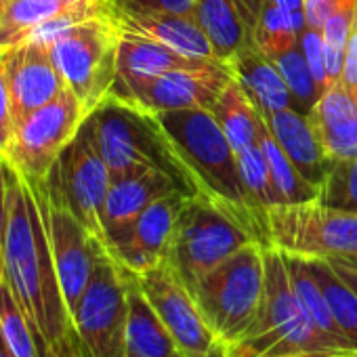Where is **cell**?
Returning <instances> with one entry per match:
<instances>
[{
  "label": "cell",
  "instance_id": "6da1fadb",
  "mask_svg": "<svg viewBox=\"0 0 357 357\" xmlns=\"http://www.w3.org/2000/svg\"><path fill=\"white\" fill-rule=\"evenodd\" d=\"M7 185V229L3 280L9 284L38 340L61 342L72 332V317L59 286L47 225L26 176L3 155Z\"/></svg>",
  "mask_w": 357,
  "mask_h": 357
},
{
  "label": "cell",
  "instance_id": "7a4b0ae2",
  "mask_svg": "<svg viewBox=\"0 0 357 357\" xmlns=\"http://www.w3.org/2000/svg\"><path fill=\"white\" fill-rule=\"evenodd\" d=\"M155 116L192 172L198 192L225 208L267 246V219L246 190L238 151L215 114L211 109H172Z\"/></svg>",
  "mask_w": 357,
  "mask_h": 357
},
{
  "label": "cell",
  "instance_id": "3957f363",
  "mask_svg": "<svg viewBox=\"0 0 357 357\" xmlns=\"http://www.w3.org/2000/svg\"><path fill=\"white\" fill-rule=\"evenodd\" d=\"M227 357H357V347L324 334L301 307L284 255L265 246V294L248 332L227 347Z\"/></svg>",
  "mask_w": 357,
  "mask_h": 357
},
{
  "label": "cell",
  "instance_id": "277c9868",
  "mask_svg": "<svg viewBox=\"0 0 357 357\" xmlns=\"http://www.w3.org/2000/svg\"><path fill=\"white\" fill-rule=\"evenodd\" d=\"M89 118L99 153L109 168L112 183L153 168L172 176L190 196L200 194L158 116L107 95Z\"/></svg>",
  "mask_w": 357,
  "mask_h": 357
},
{
  "label": "cell",
  "instance_id": "5b68a950",
  "mask_svg": "<svg viewBox=\"0 0 357 357\" xmlns=\"http://www.w3.org/2000/svg\"><path fill=\"white\" fill-rule=\"evenodd\" d=\"M215 334L229 347L255 324L265 294V246L250 242L190 288Z\"/></svg>",
  "mask_w": 357,
  "mask_h": 357
},
{
  "label": "cell",
  "instance_id": "8992f818",
  "mask_svg": "<svg viewBox=\"0 0 357 357\" xmlns=\"http://www.w3.org/2000/svg\"><path fill=\"white\" fill-rule=\"evenodd\" d=\"M250 242L259 240L248 227L208 196L196 194L178 215L166 261L188 288H194L202 275Z\"/></svg>",
  "mask_w": 357,
  "mask_h": 357
},
{
  "label": "cell",
  "instance_id": "52a82bcc",
  "mask_svg": "<svg viewBox=\"0 0 357 357\" xmlns=\"http://www.w3.org/2000/svg\"><path fill=\"white\" fill-rule=\"evenodd\" d=\"M126 294L128 271L103 246L72 313V340L78 357H126Z\"/></svg>",
  "mask_w": 357,
  "mask_h": 357
},
{
  "label": "cell",
  "instance_id": "ba28073f",
  "mask_svg": "<svg viewBox=\"0 0 357 357\" xmlns=\"http://www.w3.org/2000/svg\"><path fill=\"white\" fill-rule=\"evenodd\" d=\"M120 30L114 13L80 22L51 47V59L66 86L91 114L107 95L118 68Z\"/></svg>",
  "mask_w": 357,
  "mask_h": 357
},
{
  "label": "cell",
  "instance_id": "9c48e42d",
  "mask_svg": "<svg viewBox=\"0 0 357 357\" xmlns=\"http://www.w3.org/2000/svg\"><path fill=\"white\" fill-rule=\"evenodd\" d=\"M267 246L303 259L357 255V215L321 204L317 198L267 211Z\"/></svg>",
  "mask_w": 357,
  "mask_h": 357
},
{
  "label": "cell",
  "instance_id": "30bf717a",
  "mask_svg": "<svg viewBox=\"0 0 357 357\" xmlns=\"http://www.w3.org/2000/svg\"><path fill=\"white\" fill-rule=\"evenodd\" d=\"M26 181L30 183L38 200V206L47 225L49 242H51V252H53L59 286H61V292H63V298L72 317L82 292L86 290L91 282V275L95 271V263L103 244L72 213V208L61 196L59 183L53 172H49L43 181H30V178H26Z\"/></svg>",
  "mask_w": 357,
  "mask_h": 357
},
{
  "label": "cell",
  "instance_id": "8fae6325",
  "mask_svg": "<svg viewBox=\"0 0 357 357\" xmlns=\"http://www.w3.org/2000/svg\"><path fill=\"white\" fill-rule=\"evenodd\" d=\"M89 112L66 86L53 101L26 116L11 135L3 153L26 178L43 181L57 164L61 151L80 130Z\"/></svg>",
  "mask_w": 357,
  "mask_h": 357
},
{
  "label": "cell",
  "instance_id": "7c38bea8",
  "mask_svg": "<svg viewBox=\"0 0 357 357\" xmlns=\"http://www.w3.org/2000/svg\"><path fill=\"white\" fill-rule=\"evenodd\" d=\"M137 282L183 357H227V344L215 334L192 290L168 261L139 273Z\"/></svg>",
  "mask_w": 357,
  "mask_h": 357
},
{
  "label": "cell",
  "instance_id": "4fadbf2b",
  "mask_svg": "<svg viewBox=\"0 0 357 357\" xmlns=\"http://www.w3.org/2000/svg\"><path fill=\"white\" fill-rule=\"evenodd\" d=\"M51 172L55 174L61 196L72 213L103 244L101 211L112 188V174L95 143L93 122L89 116L70 145L61 151Z\"/></svg>",
  "mask_w": 357,
  "mask_h": 357
},
{
  "label": "cell",
  "instance_id": "5bb4252c",
  "mask_svg": "<svg viewBox=\"0 0 357 357\" xmlns=\"http://www.w3.org/2000/svg\"><path fill=\"white\" fill-rule=\"evenodd\" d=\"M234 80L229 63L215 61L204 68L170 70L151 80L132 84L112 97L137 105L149 114L172 109H211L217 105L225 86Z\"/></svg>",
  "mask_w": 357,
  "mask_h": 357
},
{
  "label": "cell",
  "instance_id": "9a60e30c",
  "mask_svg": "<svg viewBox=\"0 0 357 357\" xmlns=\"http://www.w3.org/2000/svg\"><path fill=\"white\" fill-rule=\"evenodd\" d=\"M190 198V194L174 192L155 200L143 211L130 231L107 252L135 275L160 265L168 257L174 225Z\"/></svg>",
  "mask_w": 357,
  "mask_h": 357
},
{
  "label": "cell",
  "instance_id": "2e32d148",
  "mask_svg": "<svg viewBox=\"0 0 357 357\" xmlns=\"http://www.w3.org/2000/svg\"><path fill=\"white\" fill-rule=\"evenodd\" d=\"M5 70L11 93L13 126L53 101L66 89V82L51 59L49 47L32 40L5 49Z\"/></svg>",
  "mask_w": 357,
  "mask_h": 357
},
{
  "label": "cell",
  "instance_id": "e0dca14e",
  "mask_svg": "<svg viewBox=\"0 0 357 357\" xmlns=\"http://www.w3.org/2000/svg\"><path fill=\"white\" fill-rule=\"evenodd\" d=\"M174 192L188 194L172 176L153 168L114 181L101 211L103 246L107 250L116 246L130 231L145 208Z\"/></svg>",
  "mask_w": 357,
  "mask_h": 357
},
{
  "label": "cell",
  "instance_id": "ac0fdd59",
  "mask_svg": "<svg viewBox=\"0 0 357 357\" xmlns=\"http://www.w3.org/2000/svg\"><path fill=\"white\" fill-rule=\"evenodd\" d=\"M307 118L332 162L357 155V93L342 82L330 84Z\"/></svg>",
  "mask_w": 357,
  "mask_h": 357
},
{
  "label": "cell",
  "instance_id": "d6986e66",
  "mask_svg": "<svg viewBox=\"0 0 357 357\" xmlns=\"http://www.w3.org/2000/svg\"><path fill=\"white\" fill-rule=\"evenodd\" d=\"M120 30V28H118ZM217 59H198V57H185L160 43L141 38L130 32L120 30V43H118V68L116 78L109 89V93L124 91L132 84L151 80L155 76H162L170 70H192V68H204L215 63Z\"/></svg>",
  "mask_w": 357,
  "mask_h": 357
},
{
  "label": "cell",
  "instance_id": "ffe728a7",
  "mask_svg": "<svg viewBox=\"0 0 357 357\" xmlns=\"http://www.w3.org/2000/svg\"><path fill=\"white\" fill-rule=\"evenodd\" d=\"M263 118L282 149L286 151V155L290 158V162L296 166V170L313 188L319 190L334 162L326 155L307 114L294 107H286L271 114H263Z\"/></svg>",
  "mask_w": 357,
  "mask_h": 357
},
{
  "label": "cell",
  "instance_id": "44dd1931",
  "mask_svg": "<svg viewBox=\"0 0 357 357\" xmlns=\"http://www.w3.org/2000/svg\"><path fill=\"white\" fill-rule=\"evenodd\" d=\"M114 20L122 32H130L141 38L160 43L185 57L217 59L206 32L200 28V24L194 17L166 15V13L128 15V13H120L114 9Z\"/></svg>",
  "mask_w": 357,
  "mask_h": 357
},
{
  "label": "cell",
  "instance_id": "7402d4cb",
  "mask_svg": "<svg viewBox=\"0 0 357 357\" xmlns=\"http://www.w3.org/2000/svg\"><path fill=\"white\" fill-rule=\"evenodd\" d=\"M126 303V357H183L130 271Z\"/></svg>",
  "mask_w": 357,
  "mask_h": 357
},
{
  "label": "cell",
  "instance_id": "603a6c76",
  "mask_svg": "<svg viewBox=\"0 0 357 357\" xmlns=\"http://www.w3.org/2000/svg\"><path fill=\"white\" fill-rule=\"evenodd\" d=\"M229 68L261 114L294 107L292 93L278 66L257 47V43L242 49L229 61Z\"/></svg>",
  "mask_w": 357,
  "mask_h": 357
},
{
  "label": "cell",
  "instance_id": "cb8c5ba5",
  "mask_svg": "<svg viewBox=\"0 0 357 357\" xmlns=\"http://www.w3.org/2000/svg\"><path fill=\"white\" fill-rule=\"evenodd\" d=\"M112 0H9L0 20V49H11L28 34L59 15L74 11H112Z\"/></svg>",
  "mask_w": 357,
  "mask_h": 357
},
{
  "label": "cell",
  "instance_id": "d4e9b609",
  "mask_svg": "<svg viewBox=\"0 0 357 357\" xmlns=\"http://www.w3.org/2000/svg\"><path fill=\"white\" fill-rule=\"evenodd\" d=\"M194 20L206 32L219 61L229 63L255 43L234 0H196Z\"/></svg>",
  "mask_w": 357,
  "mask_h": 357
},
{
  "label": "cell",
  "instance_id": "484cf974",
  "mask_svg": "<svg viewBox=\"0 0 357 357\" xmlns=\"http://www.w3.org/2000/svg\"><path fill=\"white\" fill-rule=\"evenodd\" d=\"M257 141L267 158V164H269V170H271L273 183L278 188L282 204H298V202H309V200L317 198L319 190L313 188L296 170V166L290 162V158L286 155V151L282 149V145L269 130L261 112H259V120H257Z\"/></svg>",
  "mask_w": 357,
  "mask_h": 357
},
{
  "label": "cell",
  "instance_id": "4316f807",
  "mask_svg": "<svg viewBox=\"0 0 357 357\" xmlns=\"http://www.w3.org/2000/svg\"><path fill=\"white\" fill-rule=\"evenodd\" d=\"M284 263H286V269H288L294 294H296L301 307L305 309V313L309 315V319L324 334H328L330 338L340 340V342H349L340 334V330H338V326H336V321L332 317V311H330V305L326 301V294H324V290H321V286H319V282H317V278H315V273H313V269L309 265V261L303 259V257L284 255ZM349 344H353V342H349Z\"/></svg>",
  "mask_w": 357,
  "mask_h": 357
},
{
  "label": "cell",
  "instance_id": "83f0119b",
  "mask_svg": "<svg viewBox=\"0 0 357 357\" xmlns=\"http://www.w3.org/2000/svg\"><path fill=\"white\" fill-rule=\"evenodd\" d=\"M213 114L219 120L221 128L225 130L236 151L257 143L259 109L255 101L248 97V93L244 91V86L236 80V76L221 93L217 105L213 107Z\"/></svg>",
  "mask_w": 357,
  "mask_h": 357
},
{
  "label": "cell",
  "instance_id": "f1b7e54d",
  "mask_svg": "<svg viewBox=\"0 0 357 357\" xmlns=\"http://www.w3.org/2000/svg\"><path fill=\"white\" fill-rule=\"evenodd\" d=\"M330 305L340 334L357 347V292L338 275L328 259H307Z\"/></svg>",
  "mask_w": 357,
  "mask_h": 357
},
{
  "label": "cell",
  "instance_id": "f546056e",
  "mask_svg": "<svg viewBox=\"0 0 357 357\" xmlns=\"http://www.w3.org/2000/svg\"><path fill=\"white\" fill-rule=\"evenodd\" d=\"M303 28H305V17L292 15L280 9L271 0H267L259 17V24L252 32V38L267 57H275L298 47Z\"/></svg>",
  "mask_w": 357,
  "mask_h": 357
},
{
  "label": "cell",
  "instance_id": "4dcf8cb0",
  "mask_svg": "<svg viewBox=\"0 0 357 357\" xmlns=\"http://www.w3.org/2000/svg\"><path fill=\"white\" fill-rule=\"evenodd\" d=\"M0 334L15 357H40L38 334L5 280H0Z\"/></svg>",
  "mask_w": 357,
  "mask_h": 357
},
{
  "label": "cell",
  "instance_id": "1f68e13d",
  "mask_svg": "<svg viewBox=\"0 0 357 357\" xmlns=\"http://www.w3.org/2000/svg\"><path fill=\"white\" fill-rule=\"evenodd\" d=\"M238 162H240L242 178H244L246 190H248L255 206L267 219V211L273 208V206H280L282 200H280V194H278V188L273 183L267 158H265L259 141L244 147V149H240L238 151Z\"/></svg>",
  "mask_w": 357,
  "mask_h": 357
},
{
  "label": "cell",
  "instance_id": "d6a6232c",
  "mask_svg": "<svg viewBox=\"0 0 357 357\" xmlns=\"http://www.w3.org/2000/svg\"><path fill=\"white\" fill-rule=\"evenodd\" d=\"M317 200L326 206L357 215V155L336 160L330 166L319 185Z\"/></svg>",
  "mask_w": 357,
  "mask_h": 357
},
{
  "label": "cell",
  "instance_id": "836d02e7",
  "mask_svg": "<svg viewBox=\"0 0 357 357\" xmlns=\"http://www.w3.org/2000/svg\"><path fill=\"white\" fill-rule=\"evenodd\" d=\"M271 61L278 66L282 78L286 80L290 93H292V99H294V109L307 114L315 101L319 99V89H317V82L303 57V51L301 47L292 49V51H286L282 55H275L271 57Z\"/></svg>",
  "mask_w": 357,
  "mask_h": 357
},
{
  "label": "cell",
  "instance_id": "e575fe53",
  "mask_svg": "<svg viewBox=\"0 0 357 357\" xmlns=\"http://www.w3.org/2000/svg\"><path fill=\"white\" fill-rule=\"evenodd\" d=\"M112 5L116 11L128 15L166 13V15L194 17L196 11V0H112Z\"/></svg>",
  "mask_w": 357,
  "mask_h": 357
},
{
  "label": "cell",
  "instance_id": "d590c367",
  "mask_svg": "<svg viewBox=\"0 0 357 357\" xmlns=\"http://www.w3.org/2000/svg\"><path fill=\"white\" fill-rule=\"evenodd\" d=\"M298 47L303 51V57L317 82L319 93L328 89V76H326V63H324V45H321V32L315 28L305 26L298 38Z\"/></svg>",
  "mask_w": 357,
  "mask_h": 357
},
{
  "label": "cell",
  "instance_id": "8d00e7d4",
  "mask_svg": "<svg viewBox=\"0 0 357 357\" xmlns=\"http://www.w3.org/2000/svg\"><path fill=\"white\" fill-rule=\"evenodd\" d=\"M13 109H11V93L5 70V49H0V155L7 151V145L13 135Z\"/></svg>",
  "mask_w": 357,
  "mask_h": 357
},
{
  "label": "cell",
  "instance_id": "74e56055",
  "mask_svg": "<svg viewBox=\"0 0 357 357\" xmlns=\"http://www.w3.org/2000/svg\"><path fill=\"white\" fill-rule=\"evenodd\" d=\"M338 0H305V26L321 32L326 20L336 9Z\"/></svg>",
  "mask_w": 357,
  "mask_h": 357
},
{
  "label": "cell",
  "instance_id": "f35d334b",
  "mask_svg": "<svg viewBox=\"0 0 357 357\" xmlns=\"http://www.w3.org/2000/svg\"><path fill=\"white\" fill-rule=\"evenodd\" d=\"M340 82L349 91L357 93V22H355L353 32L347 43V55H344V68H342Z\"/></svg>",
  "mask_w": 357,
  "mask_h": 357
},
{
  "label": "cell",
  "instance_id": "ab89813d",
  "mask_svg": "<svg viewBox=\"0 0 357 357\" xmlns=\"http://www.w3.org/2000/svg\"><path fill=\"white\" fill-rule=\"evenodd\" d=\"M234 3H236V7H238V11L242 15L244 24H246V28L252 34L255 28H257V24H259V17L263 13V7H265L267 0H234Z\"/></svg>",
  "mask_w": 357,
  "mask_h": 357
},
{
  "label": "cell",
  "instance_id": "60d3db41",
  "mask_svg": "<svg viewBox=\"0 0 357 357\" xmlns=\"http://www.w3.org/2000/svg\"><path fill=\"white\" fill-rule=\"evenodd\" d=\"M40 357H78L76 349H74V340H72V332L68 338H63L61 342L55 344H45L40 342Z\"/></svg>",
  "mask_w": 357,
  "mask_h": 357
},
{
  "label": "cell",
  "instance_id": "b9f144b4",
  "mask_svg": "<svg viewBox=\"0 0 357 357\" xmlns=\"http://www.w3.org/2000/svg\"><path fill=\"white\" fill-rule=\"evenodd\" d=\"M271 3H275L280 9H284L292 15L305 17V0H271Z\"/></svg>",
  "mask_w": 357,
  "mask_h": 357
},
{
  "label": "cell",
  "instance_id": "7bdbcfd3",
  "mask_svg": "<svg viewBox=\"0 0 357 357\" xmlns=\"http://www.w3.org/2000/svg\"><path fill=\"white\" fill-rule=\"evenodd\" d=\"M332 263V267L338 271V275L357 292V271H353V269H349V267H344V265H340V263H334V261H330Z\"/></svg>",
  "mask_w": 357,
  "mask_h": 357
},
{
  "label": "cell",
  "instance_id": "ee69618b",
  "mask_svg": "<svg viewBox=\"0 0 357 357\" xmlns=\"http://www.w3.org/2000/svg\"><path fill=\"white\" fill-rule=\"evenodd\" d=\"M0 357H15V353L9 349V344L5 342L3 334H0Z\"/></svg>",
  "mask_w": 357,
  "mask_h": 357
},
{
  "label": "cell",
  "instance_id": "f6af8a7d",
  "mask_svg": "<svg viewBox=\"0 0 357 357\" xmlns=\"http://www.w3.org/2000/svg\"><path fill=\"white\" fill-rule=\"evenodd\" d=\"M7 3H9V0H0V20H3V15H5V9H7Z\"/></svg>",
  "mask_w": 357,
  "mask_h": 357
},
{
  "label": "cell",
  "instance_id": "bcb514c9",
  "mask_svg": "<svg viewBox=\"0 0 357 357\" xmlns=\"http://www.w3.org/2000/svg\"><path fill=\"white\" fill-rule=\"evenodd\" d=\"M0 170H3V155H0Z\"/></svg>",
  "mask_w": 357,
  "mask_h": 357
}]
</instances>
